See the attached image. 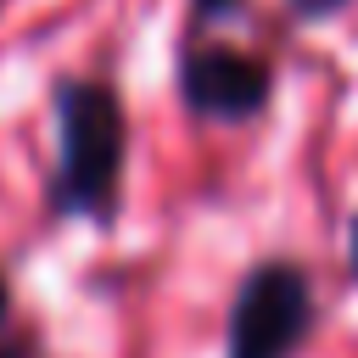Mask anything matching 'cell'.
<instances>
[{"mask_svg": "<svg viewBox=\"0 0 358 358\" xmlns=\"http://www.w3.org/2000/svg\"><path fill=\"white\" fill-rule=\"evenodd\" d=\"M129 168V117L112 84L73 78L56 90V179L50 207L62 218L112 224Z\"/></svg>", "mask_w": 358, "mask_h": 358, "instance_id": "obj_1", "label": "cell"}, {"mask_svg": "<svg viewBox=\"0 0 358 358\" xmlns=\"http://www.w3.org/2000/svg\"><path fill=\"white\" fill-rule=\"evenodd\" d=\"M313 319H319V302H313L308 268L291 257H263L235 285L224 358H296L313 336Z\"/></svg>", "mask_w": 358, "mask_h": 358, "instance_id": "obj_2", "label": "cell"}, {"mask_svg": "<svg viewBox=\"0 0 358 358\" xmlns=\"http://www.w3.org/2000/svg\"><path fill=\"white\" fill-rule=\"evenodd\" d=\"M274 73L241 45H190L179 56V95L207 123H246L268 106Z\"/></svg>", "mask_w": 358, "mask_h": 358, "instance_id": "obj_3", "label": "cell"}, {"mask_svg": "<svg viewBox=\"0 0 358 358\" xmlns=\"http://www.w3.org/2000/svg\"><path fill=\"white\" fill-rule=\"evenodd\" d=\"M0 358H28L22 352V336H11V291H6V274H0Z\"/></svg>", "mask_w": 358, "mask_h": 358, "instance_id": "obj_4", "label": "cell"}, {"mask_svg": "<svg viewBox=\"0 0 358 358\" xmlns=\"http://www.w3.org/2000/svg\"><path fill=\"white\" fill-rule=\"evenodd\" d=\"M347 0H291V11L296 17H330V11H341Z\"/></svg>", "mask_w": 358, "mask_h": 358, "instance_id": "obj_5", "label": "cell"}, {"mask_svg": "<svg viewBox=\"0 0 358 358\" xmlns=\"http://www.w3.org/2000/svg\"><path fill=\"white\" fill-rule=\"evenodd\" d=\"M347 274L358 280V218H352V229H347Z\"/></svg>", "mask_w": 358, "mask_h": 358, "instance_id": "obj_6", "label": "cell"}]
</instances>
